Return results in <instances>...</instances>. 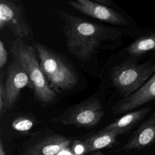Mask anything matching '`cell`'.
I'll list each match as a JSON object with an SVG mask.
<instances>
[{"mask_svg": "<svg viewBox=\"0 0 155 155\" xmlns=\"http://www.w3.org/2000/svg\"><path fill=\"white\" fill-rule=\"evenodd\" d=\"M90 155H105V154L102 153L100 151H96V152L93 153H91Z\"/></svg>", "mask_w": 155, "mask_h": 155, "instance_id": "20", "label": "cell"}, {"mask_svg": "<svg viewBox=\"0 0 155 155\" xmlns=\"http://www.w3.org/2000/svg\"><path fill=\"white\" fill-rule=\"evenodd\" d=\"M34 48L41 68L50 88L55 93L70 90L76 85L78 73L66 58L41 43L36 42Z\"/></svg>", "mask_w": 155, "mask_h": 155, "instance_id": "2", "label": "cell"}, {"mask_svg": "<svg viewBox=\"0 0 155 155\" xmlns=\"http://www.w3.org/2000/svg\"><path fill=\"white\" fill-rule=\"evenodd\" d=\"M25 87L33 90V85L27 73L22 67L14 60L8 65L6 70L4 82L5 112L13 107L21 90Z\"/></svg>", "mask_w": 155, "mask_h": 155, "instance_id": "7", "label": "cell"}, {"mask_svg": "<svg viewBox=\"0 0 155 155\" xmlns=\"http://www.w3.org/2000/svg\"><path fill=\"white\" fill-rule=\"evenodd\" d=\"M10 53L27 73L33 85L34 96L44 105L53 103L57 97L56 93L50 88L39 65L35 48L19 38L12 42Z\"/></svg>", "mask_w": 155, "mask_h": 155, "instance_id": "3", "label": "cell"}, {"mask_svg": "<svg viewBox=\"0 0 155 155\" xmlns=\"http://www.w3.org/2000/svg\"><path fill=\"white\" fill-rule=\"evenodd\" d=\"M9 29L17 38L24 41L32 38L33 31L20 1H0V30Z\"/></svg>", "mask_w": 155, "mask_h": 155, "instance_id": "6", "label": "cell"}, {"mask_svg": "<svg viewBox=\"0 0 155 155\" xmlns=\"http://www.w3.org/2000/svg\"><path fill=\"white\" fill-rule=\"evenodd\" d=\"M71 143L68 137L54 133L36 138L27 148L25 155H57L67 150Z\"/></svg>", "mask_w": 155, "mask_h": 155, "instance_id": "9", "label": "cell"}, {"mask_svg": "<svg viewBox=\"0 0 155 155\" xmlns=\"http://www.w3.org/2000/svg\"><path fill=\"white\" fill-rule=\"evenodd\" d=\"M64 21L63 31L69 52L81 61H87L122 39L120 30L91 22L81 17L59 11Z\"/></svg>", "mask_w": 155, "mask_h": 155, "instance_id": "1", "label": "cell"}, {"mask_svg": "<svg viewBox=\"0 0 155 155\" xmlns=\"http://www.w3.org/2000/svg\"><path fill=\"white\" fill-rule=\"evenodd\" d=\"M7 51L2 41H0V69L2 70L7 62Z\"/></svg>", "mask_w": 155, "mask_h": 155, "instance_id": "17", "label": "cell"}, {"mask_svg": "<svg viewBox=\"0 0 155 155\" xmlns=\"http://www.w3.org/2000/svg\"><path fill=\"white\" fill-rule=\"evenodd\" d=\"M151 109L150 107H145L127 113L101 131H114L119 135L124 134L133 128L150 112Z\"/></svg>", "mask_w": 155, "mask_h": 155, "instance_id": "13", "label": "cell"}, {"mask_svg": "<svg viewBox=\"0 0 155 155\" xmlns=\"http://www.w3.org/2000/svg\"><path fill=\"white\" fill-rule=\"evenodd\" d=\"M104 114L101 101L96 97H90L65 109L50 122L76 127L91 128L97 125Z\"/></svg>", "mask_w": 155, "mask_h": 155, "instance_id": "5", "label": "cell"}, {"mask_svg": "<svg viewBox=\"0 0 155 155\" xmlns=\"http://www.w3.org/2000/svg\"><path fill=\"white\" fill-rule=\"evenodd\" d=\"M154 73L155 60L142 64L127 61L113 68L110 79L113 87L126 97L140 88Z\"/></svg>", "mask_w": 155, "mask_h": 155, "instance_id": "4", "label": "cell"}, {"mask_svg": "<svg viewBox=\"0 0 155 155\" xmlns=\"http://www.w3.org/2000/svg\"><path fill=\"white\" fill-rule=\"evenodd\" d=\"M68 3L78 12L93 18L120 27L128 25V21L121 14L109 7L101 5L94 1H70Z\"/></svg>", "mask_w": 155, "mask_h": 155, "instance_id": "8", "label": "cell"}, {"mask_svg": "<svg viewBox=\"0 0 155 155\" xmlns=\"http://www.w3.org/2000/svg\"><path fill=\"white\" fill-rule=\"evenodd\" d=\"M34 120L27 117H19L13 120L12 127L13 130L19 132H27L34 126Z\"/></svg>", "mask_w": 155, "mask_h": 155, "instance_id": "15", "label": "cell"}, {"mask_svg": "<svg viewBox=\"0 0 155 155\" xmlns=\"http://www.w3.org/2000/svg\"><path fill=\"white\" fill-rule=\"evenodd\" d=\"M5 154H6V153H5V149L4 148L2 140L1 139H0V155H5Z\"/></svg>", "mask_w": 155, "mask_h": 155, "instance_id": "19", "label": "cell"}, {"mask_svg": "<svg viewBox=\"0 0 155 155\" xmlns=\"http://www.w3.org/2000/svg\"><path fill=\"white\" fill-rule=\"evenodd\" d=\"M155 143V111L135 131L120 151L137 150Z\"/></svg>", "mask_w": 155, "mask_h": 155, "instance_id": "11", "label": "cell"}, {"mask_svg": "<svg viewBox=\"0 0 155 155\" xmlns=\"http://www.w3.org/2000/svg\"><path fill=\"white\" fill-rule=\"evenodd\" d=\"M94 2H96V3H98L101 5H104V6H110L112 4V1H111L110 0H95L94 1Z\"/></svg>", "mask_w": 155, "mask_h": 155, "instance_id": "18", "label": "cell"}, {"mask_svg": "<svg viewBox=\"0 0 155 155\" xmlns=\"http://www.w3.org/2000/svg\"><path fill=\"white\" fill-rule=\"evenodd\" d=\"M155 100V73L137 91L124 97L113 108L115 114L127 113Z\"/></svg>", "mask_w": 155, "mask_h": 155, "instance_id": "10", "label": "cell"}, {"mask_svg": "<svg viewBox=\"0 0 155 155\" xmlns=\"http://www.w3.org/2000/svg\"><path fill=\"white\" fill-rule=\"evenodd\" d=\"M119 134L114 131H99L83 141L76 140V143L81 148L84 153H93L100 150L112 147L117 142Z\"/></svg>", "mask_w": 155, "mask_h": 155, "instance_id": "12", "label": "cell"}, {"mask_svg": "<svg viewBox=\"0 0 155 155\" xmlns=\"http://www.w3.org/2000/svg\"><path fill=\"white\" fill-rule=\"evenodd\" d=\"M155 50V33L142 36L127 46L125 53L136 58Z\"/></svg>", "mask_w": 155, "mask_h": 155, "instance_id": "14", "label": "cell"}, {"mask_svg": "<svg viewBox=\"0 0 155 155\" xmlns=\"http://www.w3.org/2000/svg\"><path fill=\"white\" fill-rule=\"evenodd\" d=\"M5 105V90H4V83L3 81V74L1 71V81H0V117H2L4 113L5 112L4 109Z\"/></svg>", "mask_w": 155, "mask_h": 155, "instance_id": "16", "label": "cell"}]
</instances>
